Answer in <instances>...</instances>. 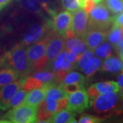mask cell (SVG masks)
I'll list each match as a JSON object with an SVG mask.
<instances>
[{
	"label": "cell",
	"mask_w": 123,
	"mask_h": 123,
	"mask_svg": "<svg viewBox=\"0 0 123 123\" xmlns=\"http://www.w3.org/2000/svg\"><path fill=\"white\" fill-rule=\"evenodd\" d=\"M26 48L22 44H17L2 57V64L14 69L21 78L26 77L32 72Z\"/></svg>",
	"instance_id": "cell-1"
},
{
	"label": "cell",
	"mask_w": 123,
	"mask_h": 123,
	"mask_svg": "<svg viewBox=\"0 0 123 123\" xmlns=\"http://www.w3.org/2000/svg\"><path fill=\"white\" fill-rule=\"evenodd\" d=\"M49 38L50 33L35 44L28 47L27 49L32 71H38L47 68L48 60L46 51Z\"/></svg>",
	"instance_id": "cell-2"
},
{
	"label": "cell",
	"mask_w": 123,
	"mask_h": 123,
	"mask_svg": "<svg viewBox=\"0 0 123 123\" xmlns=\"http://www.w3.org/2000/svg\"><path fill=\"white\" fill-rule=\"evenodd\" d=\"M112 18L107 6L103 3H98L88 13L89 30L106 31L112 23Z\"/></svg>",
	"instance_id": "cell-3"
},
{
	"label": "cell",
	"mask_w": 123,
	"mask_h": 123,
	"mask_svg": "<svg viewBox=\"0 0 123 123\" xmlns=\"http://www.w3.org/2000/svg\"><path fill=\"white\" fill-rule=\"evenodd\" d=\"M37 106L22 103L20 105L12 107L3 116V119L9 123H32L37 121Z\"/></svg>",
	"instance_id": "cell-4"
},
{
	"label": "cell",
	"mask_w": 123,
	"mask_h": 123,
	"mask_svg": "<svg viewBox=\"0 0 123 123\" xmlns=\"http://www.w3.org/2000/svg\"><path fill=\"white\" fill-rule=\"evenodd\" d=\"M51 21H47L43 24L34 23L27 28L25 32L21 44L28 47L43 39L46 36L49 29L52 27Z\"/></svg>",
	"instance_id": "cell-5"
},
{
	"label": "cell",
	"mask_w": 123,
	"mask_h": 123,
	"mask_svg": "<svg viewBox=\"0 0 123 123\" xmlns=\"http://www.w3.org/2000/svg\"><path fill=\"white\" fill-rule=\"evenodd\" d=\"M65 48V37L56 33L54 30L50 33V38L47 43L46 51V55L48 60V66L47 68H51L55 59Z\"/></svg>",
	"instance_id": "cell-6"
},
{
	"label": "cell",
	"mask_w": 123,
	"mask_h": 123,
	"mask_svg": "<svg viewBox=\"0 0 123 123\" xmlns=\"http://www.w3.org/2000/svg\"><path fill=\"white\" fill-rule=\"evenodd\" d=\"M25 77L13 81L0 88V110L5 111L10 108V103L15 94L23 88Z\"/></svg>",
	"instance_id": "cell-7"
},
{
	"label": "cell",
	"mask_w": 123,
	"mask_h": 123,
	"mask_svg": "<svg viewBox=\"0 0 123 123\" xmlns=\"http://www.w3.org/2000/svg\"><path fill=\"white\" fill-rule=\"evenodd\" d=\"M118 100L117 92L101 94L92 102L93 109L98 114L106 113L114 108Z\"/></svg>",
	"instance_id": "cell-8"
},
{
	"label": "cell",
	"mask_w": 123,
	"mask_h": 123,
	"mask_svg": "<svg viewBox=\"0 0 123 123\" xmlns=\"http://www.w3.org/2000/svg\"><path fill=\"white\" fill-rule=\"evenodd\" d=\"M68 108L75 113H81L89 107L90 100L88 93L85 89L79 90L68 97Z\"/></svg>",
	"instance_id": "cell-9"
},
{
	"label": "cell",
	"mask_w": 123,
	"mask_h": 123,
	"mask_svg": "<svg viewBox=\"0 0 123 123\" xmlns=\"http://www.w3.org/2000/svg\"><path fill=\"white\" fill-rule=\"evenodd\" d=\"M77 36L83 37L89 30L88 14L84 8H80L73 14V21L70 27Z\"/></svg>",
	"instance_id": "cell-10"
},
{
	"label": "cell",
	"mask_w": 123,
	"mask_h": 123,
	"mask_svg": "<svg viewBox=\"0 0 123 123\" xmlns=\"http://www.w3.org/2000/svg\"><path fill=\"white\" fill-rule=\"evenodd\" d=\"M57 102L50 98L46 97L37 106V122L38 123H50V118L57 112Z\"/></svg>",
	"instance_id": "cell-11"
},
{
	"label": "cell",
	"mask_w": 123,
	"mask_h": 123,
	"mask_svg": "<svg viewBox=\"0 0 123 123\" xmlns=\"http://www.w3.org/2000/svg\"><path fill=\"white\" fill-rule=\"evenodd\" d=\"M73 14L69 11H63L54 17L52 27L56 33L65 37L72 25Z\"/></svg>",
	"instance_id": "cell-12"
},
{
	"label": "cell",
	"mask_w": 123,
	"mask_h": 123,
	"mask_svg": "<svg viewBox=\"0 0 123 123\" xmlns=\"http://www.w3.org/2000/svg\"><path fill=\"white\" fill-rule=\"evenodd\" d=\"M107 34L105 31L89 30L82 37L89 49L94 51L98 46L107 39Z\"/></svg>",
	"instance_id": "cell-13"
},
{
	"label": "cell",
	"mask_w": 123,
	"mask_h": 123,
	"mask_svg": "<svg viewBox=\"0 0 123 123\" xmlns=\"http://www.w3.org/2000/svg\"><path fill=\"white\" fill-rule=\"evenodd\" d=\"M47 97V88L45 86L43 88H36L27 92L24 103L34 106H38Z\"/></svg>",
	"instance_id": "cell-14"
},
{
	"label": "cell",
	"mask_w": 123,
	"mask_h": 123,
	"mask_svg": "<svg viewBox=\"0 0 123 123\" xmlns=\"http://www.w3.org/2000/svg\"><path fill=\"white\" fill-rule=\"evenodd\" d=\"M66 48L68 51H74L81 54L84 53L88 49L84 40L79 36L66 38Z\"/></svg>",
	"instance_id": "cell-15"
},
{
	"label": "cell",
	"mask_w": 123,
	"mask_h": 123,
	"mask_svg": "<svg viewBox=\"0 0 123 123\" xmlns=\"http://www.w3.org/2000/svg\"><path fill=\"white\" fill-rule=\"evenodd\" d=\"M75 113L68 110H62L55 113L50 118V123H77L75 118Z\"/></svg>",
	"instance_id": "cell-16"
},
{
	"label": "cell",
	"mask_w": 123,
	"mask_h": 123,
	"mask_svg": "<svg viewBox=\"0 0 123 123\" xmlns=\"http://www.w3.org/2000/svg\"><path fill=\"white\" fill-rule=\"evenodd\" d=\"M123 69V63L119 58L111 57L105 59L102 64V70L111 73H116L121 72Z\"/></svg>",
	"instance_id": "cell-17"
},
{
	"label": "cell",
	"mask_w": 123,
	"mask_h": 123,
	"mask_svg": "<svg viewBox=\"0 0 123 123\" xmlns=\"http://www.w3.org/2000/svg\"><path fill=\"white\" fill-rule=\"evenodd\" d=\"M19 6L28 12L41 15L44 10L38 0H17Z\"/></svg>",
	"instance_id": "cell-18"
},
{
	"label": "cell",
	"mask_w": 123,
	"mask_h": 123,
	"mask_svg": "<svg viewBox=\"0 0 123 123\" xmlns=\"http://www.w3.org/2000/svg\"><path fill=\"white\" fill-rule=\"evenodd\" d=\"M18 78V74L12 68L6 66L4 68H2L0 70V88L17 81Z\"/></svg>",
	"instance_id": "cell-19"
},
{
	"label": "cell",
	"mask_w": 123,
	"mask_h": 123,
	"mask_svg": "<svg viewBox=\"0 0 123 123\" xmlns=\"http://www.w3.org/2000/svg\"><path fill=\"white\" fill-rule=\"evenodd\" d=\"M33 77L39 79L44 84H53L57 85V78L56 74L51 68H44L43 70L35 71Z\"/></svg>",
	"instance_id": "cell-20"
},
{
	"label": "cell",
	"mask_w": 123,
	"mask_h": 123,
	"mask_svg": "<svg viewBox=\"0 0 123 123\" xmlns=\"http://www.w3.org/2000/svg\"><path fill=\"white\" fill-rule=\"evenodd\" d=\"M47 88V97L53 100H59L62 98L68 97V94L63 90L60 85L57 86L56 84H46L44 85Z\"/></svg>",
	"instance_id": "cell-21"
},
{
	"label": "cell",
	"mask_w": 123,
	"mask_h": 123,
	"mask_svg": "<svg viewBox=\"0 0 123 123\" xmlns=\"http://www.w3.org/2000/svg\"><path fill=\"white\" fill-rule=\"evenodd\" d=\"M102 60L98 57H92L84 66L82 71L86 77H90L102 66Z\"/></svg>",
	"instance_id": "cell-22"
},
{
	"label": "cell",
	"mask_w": 123,
	"mask_h": 123,
	"mask_svg": "<svg viewBox=\"0 0 123 123\" xmlns=\"http://www.w3.org/2000/svg\"><path fill=\"white\" fill-rule=\"evenodd\" d=\"M100 94L108 93V92H118L120 90V87L118 82L114 81H105L94 84Z\"/></svg>",
	"instance_id": "cell-23"
},
{
	"label": "cell",
	"mask_w": 123,
	"mask_h": 123,
	"mask_svg": "<svg viewBox=\"0 0 123 123\" xmlns=\"http://www.w3.org/2000/svg\"><path fill=\"white\" fill-rule=\"evenodd\" d=\"M97 57L105 60L111 55L112 53V44L110 42H103L98 46L94 51Z\"/></svg>",
	"instance_id": "cell-24"
},
{
	"label": "cell",
	"mask_w": 123,
	"mask_h": 123,
	"mask_svg": "<svg viewBox=\"0 0 123 123\" xmlns=\"http://www.w3.org/2000/svg\"><path fill=\"white\" fill-rule=\"evenodd\" d=\"M123 34V30L122 27L113 25L109 34H107V39L111 44L115 47L121 38Z\"/></svg>",
	"instance_id": "cell-25"
},
{
	"label": "cell",
	"mask_w": 123,
	"mask_h": 123,
	"mask_svg": "<svg viewBox=\"0 0 123 123\" xmlns=\"http://www.w3.org/2000/svg\"><path fill=\"white\" fill-rule=\"evenodd\" d=\"M44 84L40 81L39 79H36L33 76H27L25 77L23 88L27 91H30L31 90H34L36 88H43L44 86Z\"/></svg>",
	"instance_id": "cell-26"
},
{
	"label": "cell",
	"mask_w": 123,
	"mask_h": 123,
	"mask_svg": "<svg viewBox=\"0 0 123 123\" xmlns=\"http://www.w3.org/2000/svg\"><path fill=\"white\" fill-rule=\"evenodd\" d=\"M85 81V77L81 73L76 71H70L69 72L64 79L63 80L61 84H73V83H82L84 84Z\"/></svg>",
	"instance_id": "cell-27"
},
{
	"label": "cell",
	"mask_w": 123,
	"mask_h": 123,
	"mask_svg": "<svg viewBox=\"0 0 123 123\" xmlns=\"http://www.w3.org/2000/svg\"><path fill=\"white\" fill-rule=\"evenodd\" d=\"M61 3L63 8L70 12L83 8V0H61Z\"/></svg>",
	"instance_id": "cell-28"
},
{
	"label": "cell",
	"mask_w": 123,
	"mask_h": 123,
	"mask_svg": "<svg viewBox=\"0 0 123 123\" xmlns=\"http://www.w3.org/2000/svg\"><path fill=\"white\" fill-rule=\"evenodd\" d=\"M94 52L93 50L88 49L84 53L81 54L79 60L75 64V68H77L79 70H83L84 66L92 57H94Z\"/></svg>",
	"instance_id": "cell-29"
},
{
	"label": "cell",
	"mask_w": 123,
	"mask_h": 123,
	"mask_svg": "<svg viewBox=\"0 0 123 123\" xmlns=\"http://www.w3.org/2000/svg\"><path fill=\"white\" fill-rule=\"evenodd\" d=\"M105 5L114 14L123 12V0H105Z\"/></svg>",
	"instance_id": "cell-30"
},
{
	"label": "cell",
	"mask_w": 123,
	"mask_h": 123,
	"mask_svg": "<svg viewBox=\"0 0 123 123\" xmlns=\"http://www.w3.org/2000/svg\"><path fill=\"white\" fill-rule=\"evenodd\" d=\"M27 94V91H26L23 88H21L12 97V100L10 103V108L15 107L23 103L25 99Z\"/></svg>",
	"instance_id": "cell-31"
},
{
	"label": "cell",
	"mask_w": 123,
	"mask_h": 123,
	"mask_svg": "<svg viewBox=\"0 0 123 123\" xmlns=\"http://www.w3.org/2000/svg\"><path fill=\"white\" fill-rule=\"evenodd\" d=\"M62 88L66 92V94L68 95L73 94L74 92L78 91L79 90L84 89V84L82 83H73V84H60Z\"/></svg>",
	"instance_id": "cell-32"
},
{
	"label": "cell",
	"mask_w": 123,
	"mask_h": 123,
	"mask_svg": "<svg viewBox=\"0 0 123 123\" xmlns=\"http://www.w3.org/2000/svg\"><path fill=\"white\" fill-rule=\"evenodd\" d=\"M68 52H69V51L67 49H64L61 53L57 55V57L55 59V60L53 61V64L51 66L50 68L52 69L55 67H58V66H61L62 64L66 61V59L67 58V55L68 54Z\"/></svg>",
	"instance_id": "cell-33"
},
{
	"label": "cell",
	"mask_w": 123,
	"mask_h": 123,
	"mask_svg": "<svg viewBox=\"0 0 123 123\" xmlns=\"http://www.w3.org/2000/svg\"><path fill=\"white\" fill-rule=\"evenodd\" d=\"M101 122H102V119L89 114H82L78 120V123H98Z\"/></svg>",
	"instance_id": "cell-34"
},
{
	"label": "cell",
	"mask_w": 123,
	"mask_h": 123,
	"mask_svg": "<svg viewBox=\"0 0 123 123\" xmlns=\"http://www.w3.org/2000/svg\"><path fill=\"white\" fill-rule=\"evenodd\" d=\"M81 55V53H77L74 51H69L68 54L67 55V60L70 62V63L75 64V63L79 60Z\"/></svg>",
	"instance_id": "cell-35"
},
{
	"label": "cell",
	"mask_w": 123,
	"mask_h": 123,
	"mask_svg": "<svg viewBox=\"0 0 123 123\" xmlns=\"http://www.w3.org/2000/svg\"><path fill=\"white\" fill-rule=\"evenodd\" d=\"M38 1H39L40 4L42 5V6L43 7L44 10L49 12L53 16L55 15V11H54V10L52 9V8L50 6L51 5L50 4H51V0H38Z\"/></svg>",
	"instance_id": "cell-36"
},
{
	"label": "cell",
	"mask_w": 123,
	"mask_h": 123,
	"mask_svg": "<svg viewBox=\"0 0 123 123\" xmlns=\"http://www.w3.org/2000/svg\"><path fill=\"white\" fill-rule=\"evenodd\" d=\"M57 112H59L62 110H64L68 108V97L62 98L59 100H57ZM56 112V113H57Z\"/></svg>",
	"instance_id": "cell-37"
},
{
	"label": "cell",
	"mask_w": 123,
	"mask_h": 123,
	"mask_svg": "<svg viewBox=\"0 0 123 123\" xmlns=\"http://www.w3.org/2000/svg\"><path fill=\"white\" fill-rule=\"evenodd\" d=\"M95 4L96 2L94 0H84L83 8L87 13H90V11L95 6Z\"/></svg>",
	"instance_id": "cell-38"
},
{
	"label": "cell",
	"mask_w": 123,
	"mask_h": 123,
	"mask_svg": "<svg viewBox=\"0 0 123 123\" xmlns=\"http://www.w3.org/2000/svg\"><path fill=\"white\" fill-rule=\"evenodd\" d=\"M112 24L118 26H123V12L121 13L117 14L113 17Z\"/></svg>",
	"instance_id": "cell-39"
},
{
	"label": "cell",
	"mask_w": 123,
	"mask_h": 123,
	"mask_svg": "<svg viewBox=\"0 0 123 123\" xmlns=\"http://www.w3.org/2000/svg\"><path fill=\"white\" fill-rule=\"evenodd\" d=\"M12 1V0H0V11L8 6Z\"/></svg>",
	"instance_id": "cell-40"
},
{
	"label": "cell",
	"mask_w": 123,
	"mask_h": 123,
	"mask_svg": "<svg viewBox=\"0 0 123 123\" xmlns=\"http://www.w3.org/2000/svg\"><path fill=\"white\" fill-rule=\"evenodd\" d=\"M117 80H118V84H119L120 88H123V69L121 70V73L118 76Z\"/></svg>",
	"instance_id": "cell-41"
},
{
	"label": "cell",
	"mask_w": 123,
	"mask_h": 123,
	"mask_svg": "<svg viewBox=\"0 0 123 123\" xmlns=\"http://www.w3.org/2000/svg\"><path fill=\"white\" fill-rule=\"evenodd\" d=\"M119 55H120V57L121 60L123 62V48L119 51Z\"/></svg>",
	"instance_id": "cell-42"
},
{
	"label": "cell",
	"mask_w": 123,
	"mask_h": 123,
	"mask_svg": "<svg viewBox=\"0 0 123 123\" xmlns=\"http://www.w3.org/2000/svg\"><path fill=\"white\" fill-rule=\"evenodd\" d=\"M119 95L123 99V88H122L121 90H120V91H119Z\"/></svg>",
	"instance_id": "cell-43"
},
{
	"label": "cell",
	"mask_w": 123,
	"mask_h": 123,
	"mask_svg": "<svg viewBox=\"0 0 123 123\" xmlns=\"http://www.w3.org/2000/svg\"><path fill=\"white\" fill-rule=\"evenodd\" d=\"M94 1L96 2V4H98V3H100L102 0H94ZM83 3H84V0H83Z\"/></svg>",
	"instance_id": "cell-44"
},
{
	"label": "cell",
	"mask_w": 123,
	"mask_h": 123,
	"mask_svg": "<svg viewBox=\"0 0 123 123\" xmlns=\"http://www.w3.org/2000/svg\"><path fill=\"white\" fill-rule=\"evenodd\" d=\"M1 43H0V53H1ZM1 56H0V58H1Z\"/></svg>",
	"instance_id": "cell-45"
},
{
	"label": "cell",
	"mask_w": 123,
	"mask_h": 123,
	"mask_svg": "<svg viewBox=\"0 0 123 123\" xmlns=\"http://www.w3.org/2000/svg\"><path fill=\"white\" fill-rule=\"evenodd\" d=\"M1 113L0 112V118H1Z\"/></svg>",
	"instance_id": "cell-46"
}]
</instances>
